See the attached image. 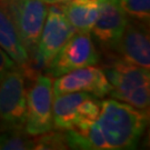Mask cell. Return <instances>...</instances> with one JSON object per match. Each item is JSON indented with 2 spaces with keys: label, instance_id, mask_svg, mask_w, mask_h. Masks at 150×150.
<instances>
[{
  "label": "cell",
  "instance_id": "cell-12",
  "mask_svg": "<svg viewBox=\"0 0 150 150\" xmlns=\"http://www.w3.org/2000/svg\"><path fill=\"white\" fill-rule=\"evenodd\" d=\"M0 48L4 49L16 64L28 75L31 72V58L18 35L13 22L0 5Z\"/></svg>",
  "mask_w": 150,
  "mask_h": 150
},
{
  "label": "cell",
  "instance_id": "cell-6",
  "mask_svg": "<svg viewBox=\"0 0 150 150\" xmlns=\"http://www.w3.org/2000/svg\"><path fill=\"white\" fill-rule=\"evenodd\" d=\"M48 5L42 0H7L4 8L13 22L30 58L35 54L48 15Z\"/></svg>",
  "mask_w": 150,
  "mask_h": 150
},
{
  "label": "cell",
  "instance_id": "cell-5",
  "mask_svg": "<svg viewBox=\"0 0 150 150\" xmlns=\"http://www.w3.org/2000/svg\"><path fill=\"white\" fill-rule=\"evenodd\" d=\"M54 98L52 78L50 76H38L27 89V110L23 127L26 134L38 136L54 129Z\"/></svg>",
  "mask_w": 150,
  "mask_h": 150
},
{
  "label": "cell",
  "instance_id": "cell-4",
  "mask_svg": "<svg viewBox=\"0 0 150 150\" xmlns=\"http://www.w3.org/2000/svg\"><path fill=\"white\" fill-rule=\"evenodd\" d=\"M101 101L87 92H68L54 96L52 103L54 129L66 131L93 122L100 112Z\"/></svg>",
  "mask_w": 150,
  "mask_h": 150
},
{
  "label": "cell",
  "instance_id": "cell-8",
  "mask_svg": "<svg viewBox=\"0 0 150 150\" xmlns=\"http://www.w3.org/2000/svg\"><path fill=\"white\" fill-rule=\"evenodd\" d=\"M76 29L67 20L57 5L48 8V15L43 23L32 59L39 66H48L60 49L76 33Z\"/></svg>",
  "mask_w": 150,
  "mask_h": 150
},
{
  "label": "cell",
  "instance_id": "cell-7",
  "mask_svg": "<svg viewBox=\"0 0 150 150\" xmlns=\"http://www.w3.org/2000/svg\"><path fill=\"white\" fill-rule=\"evenodd\" d=\"M100 54L90 33L76 32L48 64L47 75L57 78L69 71L97 64Z\"/></svg>",
  "mask_w": 150,
  "mask_h": 150
},
{
  "label": "cell",
  "instance_id": "cell-10",
  "mask_svg": "<svg viewBox=\"0 0 150 150\" xmlns=\"http://www.w3.org/2000/svg\"><path fill=\"white\" fill-rule=\"evenodd\" d=\"M99 15L91 32L101 47L116 50L128 18L120 8L118 0H99Z\"/></svg>",
  "mask_w": 150,
  "mask_h": 150
},
{
  "label": "cell",
  "instance_id": "cell-11",
  "mask_svg": "<svg viewBox=\"0 0 150 150\" xmlns=\"http://www.w3.org/2000/svg\"><path fill=\"white\" fill-rule=\"evenodd\" d=\"M116 50L128 64L150 69V37L148 23L131 20L125 28Z\"/></svg>",
  "mask_w": 150,
  "mask_h": 150
},
{
  "label": "cell",
  "instance_id": "cell-16",
  "mask_svg": "<svg viewBox=\"0 0 150 150\" xmlns=\"http://www.w3.org/2000/svg\"><path fill=\"white\" fill-rule=\"evenodd\" d=\"M122 11L134 20L149 23L150 0H118Z\"/></svg>",
  "mask_w": 150,
  "mask_h": 150
},
{
  "label": "cell",
  "instance_id": "cell-13",
  "mask_svg": "<svg viewBox=\"0 0 150 150\" xmlns=\"http://www.w3.org/2000/svg\"><path fill=\"white\" fill-rule=\"evenodd\" d=\"M57 6L76 31L91 33L99 15V0H71Z\"/></svg>",
  "mask_w": 150,
  "mask_h": 150
},
{
  "label": "cell",
  "instance_id": "cell-1",
  "mask_svg": "<svg viewBox=\"0 0 150 150\" xmlns=\"http://www.w3.org/2000/svg\"><path fill=\"white\" fill-rule=\"evenodd\" d=\"M96 122L107 142L108 150L134 149L145 134L148 111L115 98L105 99Z\"/></svg>",
  "mask_w": 150,
  "mask_h": 150
},
{
  "label": "cell",
  "instance_id": "cell-19",
  "mask_svg": "<svg viewBox=\"0 0 150 150\" xmlns=\"http://www.w3.org/2000/svg\"><path fill=\"white\" fill-rule=\"evenodd\" d=\"M6 4H7V0H0V5L2 6V8H5Z\"/></svg>",
  "mask_w": 150,
  "mask_h": 150
},
{
  "label": "cell",
  "instance_id": "cell-18",
  "mask_svg": "<svg viewBox=\"0 0 150 150\" xmlns=\"http://www.w3.org/2000/svg\"><path fill=\"white\" fill-rule=\"evenodd\" d=\"M42 1L48 5H60V4H64V2H68L71 0H42Z\"/></svg>",
  "mask_w": 150,
  "mask_h": 150
},
{
  "label": "cell",
  "instance_id": "cell-9",
  "mask_svg": "<svg viewBox=\"0 0 150 150\" xmlns=\"http://www.w3.org/2000/svg\"><path fill=\"white\" fill-rule=\"evenodd\" d=\"M54 95L68 92H87L97 98H103L111 90L103 69L96 64L86 66L57 77L52 81Z\"/></svg>",
  "mask_w": 150,
  "mask_h": 150
},
{
  "label": "cell",
  "instance_id": "cell-2",
  "mask_svg": "<svg viewBox=\"0 0 150 150\" xmlns=\"http://www.w3.org/2000/svg\"><path fill=\"white\" fill-rule=\"evenodd\" d=\"M103 71L111 86L109 95L112 98L148 111L150 103L149 69L119 59Z\"/></svg>",
  "mask_w": 150,
  "mask_h": 150
},
{
  "label": "cell",
  "instance_id": "cell-3",
  "mask_svg": "<svg viewBox=\"0 0 150 150\" xmlns=\"http://www.w3.org/2000/svg\"><path fill=\"white\" fill-rule=\"evenodd\" d=\"M26 110V75L17 67L0 76V130H23Z\"/></svg>",
  "mask_w": 150,
  "mask_h": 150
},
{
  "label": "cell",
  "instance_id": "cell-14",
  "mask_svg": "<svg viewBox=\"0 0 150 150\" xmlns=\"http://www.w3.org/2000/svg\"><path fill=\"white\" fill-rule=\"evenodd\" d=\"M0 150H35L33 136L23 130H4L0 134Z\"/></svg>",
  "mask_w": 150,
  "mask_h": 150
},
{
  "label": "cell",
  "instance_id": "cell-15",
  "mask_svg": "<svg viewBox=\"0 0 150 150\" xmlns=\"http://www.w3.org/2000/svg\"><path fill=\"white\" fill-rule=\"evenodd\" d=\"M35 150H62L69 149L64 131H48L33 136Z\"/></svg>",
  "mask_w": 150,
  "mask_h": 150
},
{
  "label": "cell",
  "instance_id": "cell-17",
  "mask_svg": "<svg viewBox=\"0 0 150 150\" xmlns=\"http://www.w3.org/2000/svg\"><path fill=\"white\" fill-rule=\"evenodd\" d=\"M17 67L18 66L16 64V62L8 56V54L4 49L0 48V76Z\"/></svg>",
  "mask_w": 150,
  "mask_h": 150
}]
</instances>
